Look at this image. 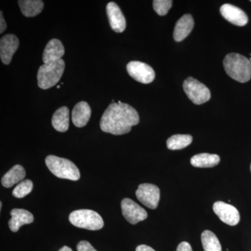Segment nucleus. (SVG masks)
Listing matches in <instances>:
<instances>
[{"label":"nucleus","instance_id":"f257e3e1","mask_svg":"<svg viewBox=\"0 0 251 251\" xmlns=\"http://www.w3.org/2000/svg\"><path fill=\"white\" fill-rule=\"evenodd\" d=\"M139 122V115L135 109L128 104L118 101L110 104L104 112L100 126L105 133L120 135L129 133L132 126Z\"/></svg>","mask_w":251,"mask_h":251},{"label":"nucleus","instance_id":"f03ea898","mask_svg":"<svg viewBox=\"0 0 251 251\" xmlns=\"http://www.w3.org/2000/svg\"><path fill=\"white\" fill-rule=\"evenodd\" d=\"M224 66L227 75L234 80L244 83L251 80V62L242 54H227L224 60Z\"/></svg>","mask_w":251,"mask_h":251},{"label":"nucleus","instance_id":"7ed1b4c3","mask_svg":"<svg viewBox=\"0 0 251 251\" xmlns=\"http://www.w3.org/2000/svg\"><path fill=\"white\" fill-rule=\"evenodd\" d=\"M46 166L57 177L77 181L80 178L77 167L67 158L50 155L46 158Z\"/></svg>","mask_w":251,"mask_h":251},{"label":"nucleus","instance_id":"20e7f679","mask_svg":"<svg viewBox=\"0 0 251 251\" xmlns=\"http://www.w3.org/2000/svg\"><path fill=\"white\" fill-rule=\"evenodd\" d=\"M65 69V62L63 59L57 62L43 64L37 73L38 86L42 90L54 87L60 80Z\"/></svg>","mask_w":251,"mask_h":251},{"label":"nucleus","instance_id":"39448f33","mask_svg":"<svg viewBox=\"0 0 251 251\" xmlns=\"http://www.w3.org/2000/svg\"><path fill=\"white\" fill-rule=\"evenodd\" d=\"M71 224L79 228L99 230L103 228V220L98 213L90 209H79L69 215Z\"/></svg>","mask_w":251,"mask_h":251},{"label":"nucleus","instance_id":"423d86ee","mask_svg":"<svg viewBox=\"0 0 251 251\" xmlns=\"http://www.w3.org/2000/svg\"><path fill=\"white\" fill-rule=\"evenodd\" d=\"M183 88L188 98L196 105L206 103L211 99L210 90L202 82L192 77L185 80Z\"/></svg>","mask_w":251,"mask_h":251},{"label":"nucleus","instance_id":"0eeeda50","mask_svg":"<svg viewBox=\"0 0 251 251\" xmlns=\"http://www.w3.org/2000/svg\"><path fill=\"white\" fill-rule=\"evenodd\" d=\"M127 72L134 80L143 84H150L155 79L152 68L145 63L132 61L127 64Z\"/></svg>","mask_w":251,"mask_h":251},{"label":"nucleus","instance_id":"6e6552de","mask_svg":"<svg viewBox=\"0 0 251 251\" xmlns=\"http://www.w3.org/2000/svg\"><path fill=\"white\" fill-rule=\"evenodd\" d=\"M135 195L142 204L151 209H156L161 196L159 188L151 184H140Z\"/></svg>","mask_w":251,"mask_h":251},{"label":"nucleus","instance_id":"1a4fd4ad","mask_svg":"<svg viewBox=\"0 0 251 251\" xmlns=\"http://www.w3.org/2000/svg\"><path fill=\"white\" fill-rule=\"evenodd\" d=\"M121 207L124 217L130 224H137L148 218L147 211L129 198L122 200Z\"/></svg>","mask_w":251,"mask_h":251},{"label":"nucleus","instance_id":"9d476101","mask_svg":"<svg viewBox=\"0 0 251 251\" xmlns=\"http://www.w3.org/2000/svg\"><path fill=\"white\" fill-rule=\"evenodd\" d=\"M213 210L221 221L229 226H236L240 221L239 211L231 204L218 201L214 203Z\"/></svg>","mask_w":251,"mask_h":251},{"label":"nucleus","instance_id":"9b49d317","mask_svg":"<svg viewBox=\"0 0 251 251\" xmlns=\"http://www.w3.org/2000/svg\"><path fill=\"white\" fill-rule=\"evenodd\" d=\"M19 40L14 34H6L0 40V57L1 62L8 65L19 47Z\"/></svg>","mask_w":251,"mask_h":251},{"label":"nucleus","instance_id":"f8f14e48","mask_svg":"<svg viewBox=\"0 0 251 251\" xmlns=\"http://www.w3.org/2000/svg\"><path fill=\"white\" fill-rule=\"evenodd\" d=\"M107 15L112 30L122 33L126 27V21L118 5L115 2H109L106 6Z\"/></svg>","mask_w":251,"mask_h":251},{"label":"nucleus","instance_id":"ddd939ff","mask_svg":"<svg viewBox=\"0 0 251 251\" xmlns=\"http://www.w3.org/2000/svg\"><path fill=\"white\" fill-rule=\"evenodd\" d=\"M220 12L225 19L237 26H244L249 21L247 15L242 9L234 5L226 4L220 9Z\"/></svg>","mask_w":251,"mask_h":251},{"label":"nucleus","instance_id":"4468645a","mask_svg":"<svg viewBox=\"0 0 251 251\" xmlns=\"http://www.w3.org/2000/svg\"><path fill=\"white\" fill-rule=\"evenodd\" d=\"M65 53V49L62 43L59 39H53L46 45L43 53V62L44 64L57 62L62 59Z\"/></svg>","mask_w":251,"mask_h":251},{"label":"nucleus","instance_id":"2eb2a0df","mask_svg":"<svg viewBox=\"0 0 251 251\" xmlns=\"http://www.w3.org/2000/svg\"><path fill=\"white\" fill-rule=\"evenodd\" d=\"M11 219L9 221V228L16 232L23 225L30 224L34 221V216L25 209H14L11 211Z\"/></svg>","mask_w":251,"mask_h":251},{"label":"nucleus","instance_id":"dca6fc26","mask_svg":"<svg viewBox=\"0 0 251 251\" xmlns=\"http://www.w3.org/2000/svg\"><path fill=\"white\" fill-rule=\"evenodd\" d=\"M92 110L87 102L81 101L74 106L72 111V122L75 126L82 128L88 123Z\"/></svg>","mask_w":251,"mask_h":251},{"label":"nucleus","instance_id":"f3484780","mask_svg":"<svg viewBox=\"0 0 251 251\" xmlns=\"http://www.w3.org/2000/svg\"><path fill=\"white\" fill-rule=\"evenodd\" d=\"M194 27V21L192 16L190 14H185L175 25L174 39L177 42L186 39Z\"/></svg>","mask_w":251,"mask_h":251},{"label":"nucleus","instance_id":"a211bd4d","mask_svg":"<svg viewBox=\"0 0 251 251\" xmlns=\"http://www.w3.org/2000/svg\"><path fill=\"white\" fill-rule=\"evenodd\" d=\"M26 172L21 165H16L6 173L1 179V184L5 188H11L22 181L25 177Z\"/></svg>","mask_w":251,"mask_h":251},{"label":"nucleus","instance_id":"6ab92c4d","mask_svg":"<svg viewBox=\"0 0 251 251\" xmlns=\"http://www.w3.org/2000/svg\"><path fill=\"white\" fill-rule=\"evenodd\" d=\"M52 125L57 131H67L69 126V110L67 107H61L56 110L52 116Z\"/></svg>","mask_w":251,"mask_h":251},{"label":"nucleus","instance_id":"aec40b11","mask_svg":"<svg viewBox=\"0 0 251 251\" xmlns=\"http://www.w3.org/2000/svg\"><path fill=\"white\" fill-rule=\"evenodd\" d=\"M221 161L219 155L202 153L195 155L191 159V165L196 168H213L217 166Z\"/></svg>","mask_w":251,"mask_h":251},{"label":"nucleus","instance_id":"412c9836","mask_svg":"<svg viewBox=\"0 0 251 251\" xmlns=\"http://www.w3.org/2000/svg\"><path fill=\"white\" fill-rule=\"evenodd\" d=\"M18 5L23 14L28 18L40 14L44 7V1L41 0H21L18 1Z\"/></svg>","mask_w":251,"mask_h":251},{"label":"nucleus","instance_id":"4be33fe9","mask_svg":"<svg viewBox=\"0 0 251 251\" xmlns=\"http://www.w3.org/2000/svg\"><path fill=\"white\" fill-rule=\"evenodd\" d=\"M201 241L204 251H222L219 239L210 230H205L202 232Z\"/></svg>","mask_w":251,"mask_h":251},{"label":"nucleus","instance_id":"5701e85b","mask_svg":"<svg viewBox=\"0 0 251 251\" xmlns=\"http://www.w3.org/2000/svg\"><path fill=\"white\" fill-rule=\"evenodd\" d=\"M192 141L191 135H174L167 140V147L171 150H182L191 145Z\"/></svg>","mask_w":251,"mask_h":251},{"label":"nucleus","instance_id":"b1692460","mask_svg":"<svg viewBox=\"0 0 251 251\" xmlns=\"http://www.w3.org/2000/svg\"><path fill=\"white\" fill-rule=\"evenodd\" d=\"M33 183L31 180L25 179L21 181L13 191V196L16 198L25 197L32 191Z\"/></svg>","mask_w":251,"mask_h":251},{"label":"nucleus","instance_id":"393cba45","mask_svg":"<svg viewBox=\"0 0 251 251\" xmlns=\"http://www.w3.org/2000/svg\"><path fill=\"white\" fill-rule=\"evenodd\" d=\"M173 1L171 0H154L153 7L156 14L159 16H166L171 9Z\"/></svg>","mask_w":251,"mask_h":251},{"label":"nucleus","instance_id":"a878e982","mask_svg":"<svg viewBox=\"0 0 251 251\" xmlns=\"http://www.w3.org/2000/svg\"><path fill=\"white\" fill-rule=\"evenodd\" d=\"M77 251H97L90 242L87 241H81L77 245Z\"/></svg>","mask_w":251,"mask_h":251},{"label":"nucleus","instance_id":"bb28decb","mask_svg":"<svg viewBox=\"0 0 251 251\" xmlns=\"http://www.w3.org/2000/svg\"><path fill=\"white\" fill-rule=\"evenodd\" d=\"M176 251H193L192 248L188 242H183L180 243L178 246Z\"/></svg>","mask_w":251,"mask_h":251},{"label":"nucleus","instance_id":"cd10ccee","mask_svg":"<svg viewBox=\"0 0 251 251\" xmlns=\"http://www.w3.org/2000/svg\"><path fill=\"white\" fill-rule=\"evenodd\" d=\"M6 23L5 22L3 12L1 11L0 12V34H2L6 29Z\"/></svg>","mask_w":251,"mask_h":251},{"label":"nucleus","instance_id":"c85d7f7f","mask_svg":"<svg viewBox=\"0 0 251 251\" xmlns=\"http://www.w3.org/2000/svg\"><path fill=\"white\" fill-rule=\"evenodd\" d=\"M136 251H156L152 248L147 245H140L136 248Z\"/></svg>","mask_w":251,"mask_h":251},{"label":"nucleus","instance_id":"c756f323","mask_svg":"<svg viewBox=\"0 0 251 251\" xmlns=\"http://www.w3.org/2000/svg\"><path fill=\"white\" fill-rule=\"evenodd\" d=\"M59 251H73L72 249H71V248L67 247V246H65V247H63L62 249H59Z\"/></svg>","mask_w":251,"mask_h":251},{"label":"nucleus","instance_id":"7c9ffc66","mask_svg":"<svg viewBox=\"0 0 251 251\" xmlns=\"http://www.w3.org/2000/svg\"><path fill=\"white\" fill-rule=\"evenodd\" d=\"M1 207H2V203L0 202V208H1Z\"/></svg>","mask_w":251,"mask_h":251},{"label":"nucleus","instance_id":"2f4dec72","mask_svg":"<svg viewBox=\"0 0 251 251\" xmlns=\"http://www.w3.org/2000/svg\"><path fill=\"white\" fill-rule=\"evenodd\" d=\"M57 89H59V88H60V85H58V86H57Z\"/></svg>","mask_w":251,"mask_h":251},{"label":"nucleus","instance_id":"473e14b6","mask_svg":"<svg viewBox=\"0 0 251 251\" xmlns=\"http://www.w3.org/2000/svg\"></svg>","mask_w":251,"mask_h":251}]
</instances>
